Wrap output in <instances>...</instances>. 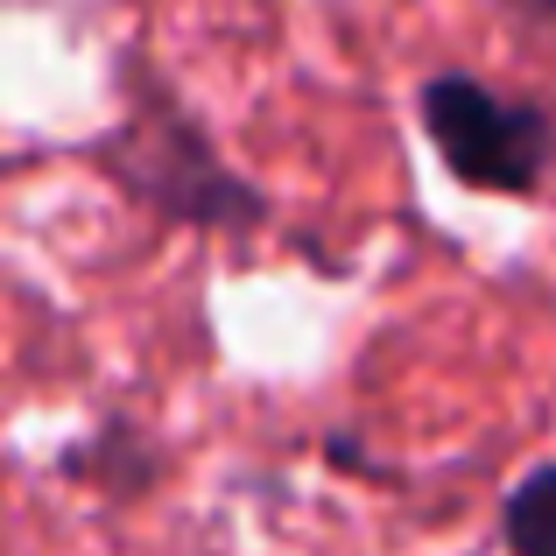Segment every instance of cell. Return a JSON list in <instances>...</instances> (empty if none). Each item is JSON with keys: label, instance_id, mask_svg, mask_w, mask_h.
Wrapping results in <instances>:
<instances>
[{"label": "cell", "instance_id": "obj_1", "mask_svg": "<svg viewBox=\"0 0 556 556\" xmlns=\"http://www.w3.org/2000/svg\"><path fill=\"white\" fill-rule=\"evenodd\" d=\"M422 127H430V149L444 155V169L465 190L521 198L556 163V121L549 113L529 106V99L486 92L465 71H437L422 85Z\"/></svg>", "mask_w": 556, "mask_h": 556}, {"label": "cell", "instance_id": "obj_2", "mask_svg": "<svg viewBox=\"0 0 556 556\" xmlns=\"http://www.w3.org/2000/svg\"><path fill=\"white\" fill-rule=\"evenodd\" d=\"M106 169L163 218H190V226H254L261 218V190H247L204 149V135L184 121L177 99L135 106V121L106 141Z\"/></svg>", "mask_w": 556, "mask_h": 556}, {"label": "cell", "instance_id": "obj_3", "mask_svg": "<svg viewBox=\"0 0 556 556\" xmlns=\"http://www.w3.org/2000/svg\"><path fill=\"white\" fill-rule=\"evenodd\" d=\"M501 535L515 556H556V465L529 472L501 507Z\"/></svg>", "mask_w": 556, "mask_h": 556}]
</instances>
